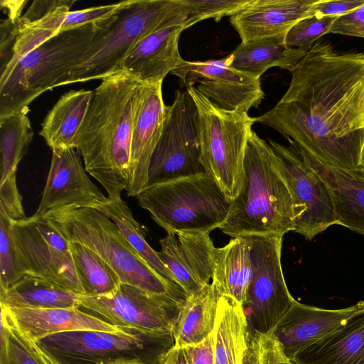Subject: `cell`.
Here are the masks:
<instances>
[{
    "mask_svg": "<svg viewBox=\"0 0 364 364\" xmlns=\"http://www.w3.org/2000/svg\"><path fill=\"white\" fill-rule=\"evenodd\" d=\"M250 0H182L188 7L185 29L200 21L213 18L219 21L225 16H230Z\"/></svg>",
    "mask_w": 364,
    "mask_h": 364,
    "instance_id": "8d00e7d4",
    "label": "cell"
},
{
    "mask_svg": "<svg viewBox=\"0 0 364 364\" xmlns=\"http://www.w3.org/2000/svg\"><path fill=\"white\" fill-rule=\"evenodd\" d=\"M282 236H252V276L244 307L249 309L255 332L272 333L295 302L284 277Z\"/></svg>",
    "mask_w": 364,
    "mask_h": 364,
    "instance_id": "4fadbf2b",
    "label": "cell"
},
{
    "mask_svg": "<svg viewBox=\"0 0 364 364\" xmlns=\"http://www.w3.org/2000/svg\"><path fill=\"white\" fill-rule=\"evenodd\" d=\"M33 130L26 114L0 119V209L11 219L26 217L16 183L18 166L33 139Z\"/></svg>",
    "mask_w": 364,
    "mask_h": 364,
    "instance_id": "cb8c5ba5",
    "label": "cell"
},
{
    "mask_svg": "<svg viewBox=\"0 0 364 364\" xmlns=\"http://www.w3.org/2000/svg\"><path fill=\"white\" fill-rule=\"evenodd\" d=\"M308 51L286 44V36H270L241 43L226 58L229 65L255 77L279 67L291 72Z\"/></svg>",
    "mask_w": 364,
    "mask_h": 364,
    "instance_id": "4316f807",
    "label": "cell"
},
{
    "mask_svg": "<svg viewBox=\"0 0 364 364\" xmlns=\"http://www.w3.org/2000/svg\"><path fill=\"white\" fill-rule=\"evenodd\" d=\"M11 219L0 209V292L25 275L14 242Z\"/></svg>",
    "mask_w": 364,
    "mask_h": 364,
    "instance_id": "e575fe53",
    "label": "cell"
},
{
    "mask_svg": "<svg viewBox=\"0 0 364 364\" xmlns=\"http://www.w3.org/2000/svg\"><path fill=\"white\" fill-rule=\"evenodd\" d=\"M364 5V0H316L311 8L313 16H341Z\"/></svg>",
    "mask_w": 364,
    "mask_h": 364,
    "instance_id": "ab89813d",
    "label": "cell"
},
{
    "mask_svg": "<svg viewBox=\"0 0 364 364\" xmlns=\"http://www.w3.org/2000/svg\"><path fill=\"white\" fill-rule=\"evenodd\" d=\"M77 149L52 152L46 183L36 217L68 208H95L106 197L90 180Z\"/></svg>",
    "mask_w": 364,
    "mask_h": 364,
    "instance_id": "2e32d148",
    "label": "cell"
},
{
    "mask_svg": "<svg viewBox=\"0 0 364 364\" xmlns=\"http://www.w3.org/2000/svg\"><path fill=\"white\" fill-rule=\"evenodd\" d=\"M68 243L84 295H105L120 286L118 274L96 252L82 244L74 242Z\"/></svg>",
    "mask_w": 364,
    "mask_h": 364,
    "instance_id": "d6a6232c",
    "label": "cell"
},
{
    "mask_svg": "<svg viewBox=\"0 0 364 364\" xmlns=\"http://www.w3.org/2000/svg\"><path fill=\"white\" fill-rule=\"evenodd\" d=\"M186 348L191 364H215L213 333L201 343Z\"/></svg>",
    "mask_w": 364,
    "mask_h": 364,
    "instance_id": "b9f144b4",
    "label": "cell"
},
{
    "mask_svg": "<svg viewBox=\"0 0 364 364\" xmlns=\"http://www.w3.org/2000/svg\"><path fill=\"white\" fill-rule=\"evenodd\" d=\"M329 33L364 38V5L338 16L331 26Z\"/></svg>",
    "mask_w": 364,
    "mask_h": 364,
    "instance_id": "f35d334b",
    "label": "cell"
},
{
    "mask_svg": "<svg viewBox=\"0 0 364 364\" xmlns=\"http://www.w3.org/2000/svg\"><path fill=\"white\" fill-rule=\"evenodd\" d=\"M183 303L124 283L105 295L80 296V309L112 325L168 338Z\"/></svg>",
    "mask_w": 364,
    "mask_h": 364,
    "instance_id": "8fae6325",
    "label": "cell"
},
{
    "mask_svg": "<svg viewBox=\"0 0 364 364\" xmlns=\"http://www.w3.org/2000/svg\"><path fill=\"white\" fill-rule=\"evenodd\" d=\"M260 335L262 364H294L285 355L280 343L273 333Z\"/></svg>",
    "mask_w": 364,
    "mask_h": 364,
    "instance_id": "60d3db41",
    "label": "cell"
},
{
    "mask_svg": "<svg viewBox=\"0 0 364 364\" xmlns=\"http://www.w3.org/2000/svg\"><path fill=\"white\" fill-rule=\"evenodd\" d=\"M268 143L277 156L291 196L294 232L311 240L328 227L336 225L331 193L320 176L290 146L270 139Z\"/></svg>",
    "mask_w": 364,
    "mask_h": 364,
    "instance_id": "5bb4252c",
    "label": "cell"
},
{
    "mask_svg": "<svg viewBox=\"0 0 364 364\" xmlns=\"http://www.w3.org/2000/svg\"><path fill=\"white\" fill-rule=\"evenodd\" d=\"M167 109L162 83L144 84L132 136L129 196L136 197L146 186L151 159L161 134Z\"/></svg>",
    "mask_w": 364,
    "mask_h": 364,
    "instance_id": "d6986e66",
    "label": "cell"
},
{
    "mask_svg": "<svg viewBox=\"0 0 364 364\" xmlns=\"http://www.w3.org/2000/svg\"><path fill=\"white\" fill-rule=\"evenodd\" d=\"M220 295L211 282L188 296L176 316L173 338L176 348L196 346L213 333Z\"/></svg>",
    "mask_w": 364,
    "mask_h": 364,
    "instance_id": "f1b7e54d",
    "label": "cell"
},
{
    "mask_svg": "<svg viewBox=\"0 0 364 364\" xmlns=\"http://www.w3.org/2000/svg\"><path fill=\"white\" fill-rule=\"evenodd\" d=\"M159 242L160 259L187 296L211 283L215 246L208 232H167Z\"/></svg>",
    "mask_w": 364,
    "mask_h": 364,
    "instance_id": "ac0fdd59",
    "label": "cell"
},
{
    "mask_svg": "<svg viewBox=\"0 0 364 364\" xmlns=\"http://www.w3.org/2000/svg\"><path fill=\"white\" fill-rule=\"evenodd\" d=\"M186 87L198 109L201 164L206 174L233 200L243 186L245 151L255 117L245 112L221 109L195 86Z\"/></svg>",
    "mask_w": 364,
    "mask_h": 364,
    "instance_id": "ba28073f",
    "label": "cell"
},
{
    "mask_svg": "<svg viewBox=\"0 0 364 364\" xmlns=\"http://www.w3.org/2000/svg\"><path fill=\"white\" fill-rule=\"evenodd\" d=\"M213 335L215 364H242L250 336L243 305L220 296Z\"/></svg>",
    "mask_w": 364,
    "mask_h": 364,
    "instance_id": "f546056e",
    "label": "cell"
},
{
    "mask_svg": "<svg viewBox=\"0 0 364 364\" xmlns=\"http://www.w3.org/2000/svg\"><path fill=\"white\" fill-rule=\"evenodd\" d=\"M170 338L127 328L63 332L36 342L58 364H159Z\"/></svg>",
    "mask_w": 364,
    "mask_h": 364,
    "instance_id": "9c48e42d",
    "label": "cell"
},
{
    "mask_svg": "<svg viewBox=\"0 0 364 364\" xmlns=\"http://www.w3.org/2000/svg\"><path fill=\"white\" fill-rule=\"evenodd\" d=\"M363 311L364 301L338 309H326L295 301L272 333L285 355L294 363L299 354Z\"/></svg>",
    "mask_w": 364,
    "mask_h": 364,
    "instance_id": "e0dca14e",
    "label": "cell"
},
{
    "mask_svg": "<svg viewBox=\"0 0 364 364\" xmlns=\"http://www.w3.org/2000/svg\"><path fill=\"white\" fill-rule=\"evenodd\" d=\"M316 0H250L230 16L232 26L242 42L270 37L286 36L303 18L312 16Z\"/></svg>",
    "mask_w": 364,
    "mask_h": 364,
    "instance_id": "ffe728a7",
    "label": "cell"
},
{
    "mask_svg": "<svg viewBox=\"0 0 364 364\" xmlns=\"http://www.w3.org/2000/svg\"><path fill=\"white\" fill-rule=\"evenodd\" d=\"M136 198L167 232L210 233L224 223L232 203L206 173L147 186Z\"/></svg>",
    "mask_w": 364,
    "mask_h": 364,
    "instance_id": "52a82bcc",
    "label": "cell"
},
{
    "mask_svg": "<svg viewBox=\"0 0 364 364\" xmlns=\"http://www.w3.org/2000/svg\"><path fill=\"white\" fill-rule=\"evenodd\" d=\"M289 146L320 176L328 187L336 225L364 235V168L345 169L326 165L292 141Z\"/></svg>",
    "mask_w": 364,
    "mask_h": 364,
    "instance_id": "7402d4cb",
    "label": "cell"
},
{
    "mask_svg": "<svg viewBox=\"0 0 364 364\" xmlns=\"http://www.w3.org/2000/svg\"><path fill=\"white\" fill-rule=\"evenodd\" d=\"M183 25L157 31L139 41L121 63L124 72L144 84L162 83L183 59L178 41Z\"/></svg>",
    "mask_w": 364,
    "mask_h": 364,
    "instance_id": "603a6c76",
    "label": "cell"
},
{
    "mask_svg": "<svg viewBox=\"0 0 364 364\" xmlns=\"http://www.w3.org/2000/svg\"><path fill=\"white\" fill-rule=\"evenodd\" d=\"M244 183L219 228L232 237L284 236L294 230L291 196L274 151L253 130L244 161Z\"/></svg>",
    "mask_w": 364,
    "mask_h": 364,
    "instance_id": "3957f363",
    "label": "cell"
},
{
    "mask_svg": "<svg viewBox=\"0 0 364 364\" xmlns=\"http://www.w3.org/2000/svg\"><path fill=\"white\" fill-rule=\"evenodd\" d=\"M159 364H191V361L186 348L172 346L161 355Z\"/></svg>",
    "mask_w": 364,
    "mask_h": 364,
    "instance_id": "ee69618b",
    "label": "cell"
},
{
    "mask_svg": "<svg viewBox=\"0 0 364 364\" xmlns=\"http://www.w3.org/2000/svg\"><path fill=\"white\" fill-rule=\"evenodd\" d=\"M13 237L25 274L36 277L84 295L68 241L43 217L13 220Z\"/></svg>",
    "mask_w": 364,
    "mask_h": 364,
    "instance_id": "7c38bea8",
    "label": "cell"
},
{
    "mask_svg": "<svg viewBox=\"0 0 364 364\" xmlns=\"http://www.w3.org/2000/svg\"><path fill=\"white\" fill-rule=\"evenodd\" d=\"M205 173L200 156L198 109L187 90H178L168 106L146 187Z\"/></svg>",
    "mask_w": 364,
    "mask_h": 364,
    "instance_id": "30bf717a",
    "label": "cell"
},
{
    "mask_svg": "<svg viewBox=\"0 0 364 364\" xmlns=\"http://www.w3.org/2000/svg\"><path fill=\"white\" fill-rule=\"evenodd\" d=\"M143 87L124 72L103 78L77 135L86 171L109 198L121 196L129 186L132 131Z\"/></svg>",
    "mask_w": 364,
    "mask_h": 364,
    "instance_id": "7a4b0ae2",
    "label": "cell"
},
{
    "mask_svg": "<svg viewBox=\"0 0 364 364\" xmlns=\"http://www.w3.org/2000/svg\"><path fill=\"white\" fill-rule=\"evenodd\" d=\"M188 7L182 0H130L112 25L102 31L60 86L103 78L118 73L132 48L161 29L185 24Z\"/></svg>",
    "mask_w": 364,
    "mask_h": 364,
    "instance_id": "8992f818",
    "label": "cell"
},
{
    "mask_svg": "<svg viewBox=\"0 0 364 364\" xmlns=\"http://www.w3.org/2000/svg\"><path fill=\"white\" fill-rule=\"evenodd\" d=\"M95 208L106 215L117 225L124 237L152 269L166 280L177 285L169 269L160 259L158 252L146 240L143 227L135 220L121 196L114 198L107 197Z\"/></svg>",
    "mask_w": 364,
    "mask_h": 364,
    "instance_id": "1f68e13d",
    "label": "cell"
},
{
    "mask_svg": "<svg viewBox=\"0 0 364 364\" xmlns=\"http://www.w3.org/2000/svg\"><path fill=\"white\" fill-rule=\"evenodd\" d=\"M45 218L68 242L82 244L100 256L118 274L121 283L149 294L184 302L181 288L158 274L124 237L117 225L93 208H68Z\"/></svg>",
    "mask_w": 364,
    "mask_h": 364,
    "instance_id": "5b68a950",
    "label": "cell"
},
{
    "mask_svg": "<svg viewBox=\"0 0 364 364\" xmlns=\"http://www.w3.org/2000/svg\"><path fill=\"white\" fill-rule=\"evenodd\" d=\"M80 296L47 280L25 274L0 292V304L27 309L80 308Z\"/></svg>",
    "mask_w": 364,
    "mask_h": 364,
    "instance_id": "4dcf8cb0",
    "label": "cell"
},
{
    "mask_svg": "<svg viewBox=\"0 0 364 364\" xmlns=\"http://www.w3.org/2000/svg\"><path fill=\"white\" fill-rule=\"evenodd\" d=\"M294 363L364 364V311L299 354Z\"/></svg>",
    "mask_w": 364,
    "mask_h": 364,
    "instance_id": "83f0119b",
    "label": "cell"
},
{
    "mask_svg": "<svg viewBox=\"0 0 364 364\" xmlns=\"http://www.w3.org/2000/svg\"><path fill=\"white\" fill-rule=\"evenodd\" d=\"M132 364H141V363H132Z\"/></svg>",
    "mask_w": 364,
    "mask_h": 364,
    "instance_id": "f6af8a7d",
    "label": "cell"
},
{
    "mask_svg": "<svg viewBox=\"0 0 364 364\" xmlns=\"http://www.w3.org/2000/svg\"><path fill=\"white\" fill-rule=\"evenodd\" d=\"M171 74L185 85H193L217 107L247 113L264 97L259 78L231 68L227 58L206 61L182 59Z\"/></svg>",
    "mask_w": 364,
    "mask_h": 364,
    "instance_id": "9a60e30c",
    "label": "cell"
},
{
    "mask_svg": "<svg viewBox=\"0 0 364 364\" xmlns=\"http://www.w3.org/2000/svg\"><path fill=\"white\" fill-rule=\"evenodd\" d=\"M0 364H58L34 341L14 328L1 311Z\"/></svg>",
    "mask_w": 364,
    "mask_h": 364,
    "instance_id": "836d02e7",
    "label": "cell"
},
{
    "mask_svg": "<svg viewBox=\"0 0 364 364\" xmlns=\"http://www.w3.org/2000/svg\"><path fill=\"white\" fill-rule=\"evenodd\" d=\"M117 14L98 23L58 33L1 73L0 119L26 114L36 98L60 86L92 42L112 25Z\"/></svg>",
    "mask_w": 364,
    "mask_h": 364,
    "instance_id": "277c9868",
    "label": "cell"
},
{
    "mask_svg": "<svg viewBox=\"0 0 364 364\" xmlns=\"http://www.w3.org/2000/svg\"><path fill=\"white\" fill-rule=\"evenodd\" d=\"M252 237H233L223 247L212 252L213 278L220 296L244 306L252 276Z\"/></svg>",
    "mask_w": 364,
    "mask_h": 364,
    "instance_id": "d4e9b609",
    "label": "cell"
},
{
    "mask_svg": "<svg viewBox=\"0 0 364 364\" xmlns=\"http://www.w3.org/2000/svg\"><path fill=\"white\" fill-rule=\"evenodd\" d=\"M94 91L70 90L63 95L41 124L39 134L52 152L76 149L77 133L89 110Z\"/></svg>",
    "mask_w": 364,
    "mask_h": 364,
    "instance_id": "484cf974",
    "label": "cell"
},
{
    "mask_svg": "<svg viewBox=\"0 0 364 364\" xmlns=\"http://www.w3.org/2000/svg\"><path fill=\"white\" fill-rule=\"evenodd\" d=\"M338 16H309L297 22L288 32L286 44L309 51L323 36L329 33Z\"/></svg>",
    "mask_w": 364,
    "mask_h": 364,
    "instance_id": "d590c367",
    "label": "cell"
},
{
    "mask_svg": "<svg viewBox=\"0 0 364 364\" xmlns=\"http://www.w3.org/2000/svg\"><path fill=\"white\" fill-rule=\"evenodd\" d=\"M242 364H262L261 335L255 332L250 336L247 349Z\"/></svg>",
    "mask_w": 364,
    "mask_h": 364,
    "instance_id": "7bdbcfd3",
    "label": "cell"
},
{
    "mask_svg": "<svg viewBox=\"0 0 364 364\" xmlns=\"http://www.w3.org/2000/svg\"><path fill=\"white\" fill-rule=\"evenodd\" d=\"M291 73L282 99L255 122L326 165L364 168V53L318 41Z\"/></svg>",
    "mask_w": 364,
    "mask_h": 364,
    "instance_id": "6da1fadb",
    "label": "cell"
},
{
    "mask_svg": "<svg viewBox=\"0 0 364 364\" xmlns=\"http://www.w3.org/2000/svg\"><path fill=\"white\" fill-rule=\"evenodd\" d=\"M129 2L130 0H128L81 10L70 11L65 16L60 32L86 24L98 23L105 21L117 14Z\"/></svg>",
    "mask_w": 364,
    "mask_h": 364,
    "instance_id": "74e56055",
    "label": "cell"
},
{
    "mask_svg": "<svg viewBox=\"0 0 364 364\" xmlns=\"http://www.w3.org/2000/svg\"><path fill=\"white\" fill-rule=\"evenodd\" d=\"M9 323L34 341L56 333L76 331H124L80 308L27 309L1 305Z\"/></svg>",
    "mask_w": 364,
    "mask_h": 364,
    "instance_id": "44dd1931",
    "label": "cell"
}]
</instances>
